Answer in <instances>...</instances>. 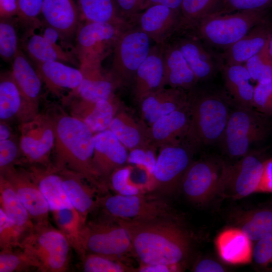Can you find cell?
Segmentation results:
<instances>
[{
  "instance_id": "obj_26",
  "label": "cell",
  "mask_w": 272,
  "mask_h": 272,
  "mask_svg": "<svg viewBox=\"0 0 272 272\" xmlns=\"http://www.w3.org/2000/svg\"><path fill=\"white\" fill-rule=\"evenodd\" d=\"M46 25L66 40L76 34L81 13L75 0H44L41 12Z\"/></svg>"
},
{
  "instance_id": "obj_45",
  "label": "cell",
  "mask_w": 272,
  "mask_h": 272,
  "mask_svg": "<svg viewBox=\"0 0 272 272\" xmlns=\"http://www.w3.org/2000/svg\"><path fill=\"white\" fill-rule=\"evenodd\" d=\"M131 167L124 166L115 169L111 174L108 187L117 194L124 195H134L144 192L141 186L133 183L130 180Z\"/></svg>"
},
{
  "instance_id": "obj_29",
  "label": "cell",
  "mask_w": 272,
  "mask_h": 272,
  "mask_svg": "<svg viewBox=\"0 0 272 272\" xmlns=\"http://www.w3.org/2000/svg\"><path fill=\"white\" fill-rule=\"evenodd\" d=\"M71 109V115L82 120L94 134L108 129L117 113L114 98L94 103L77 99Z\"/></svg>"
},
{
  "instance_id": "obj_20",
  "label": "cell",
  "mask_w": 272,
  "mask_h": 272,
  "mask_svg": "<svg viewBox=\"0 0 272 272\" xmlns=\"http://www.w3.org/2000/svg\"><path fill=\"white\" fill-rule=\"evenodd\" d=\"M190 124L189 103L182 108L160 118L148 126L150 145L155 148L180 144L186 137Z\"/></svg>"
},
{
  "instance_id": "obj_46",
  "label": "cell",
  "mask_w": 272,
  "mask_h": 272,
  "mask_svg": "<svg viewBox=\"0 0 272 272\" xmlns=\"http://www.w3.org/2000/svg\"><path fill=\"white\" fill-rule=\"evenodd\" d=\"M25 235L7 217L0 208L1 250H11L20 247Z\"/></svg>"
},
{
  "instance_id": "obj_49",
  "label": "cell",
  "mask_w": 272,
  "mask_h": 272,
  "mask_svg": "<svg viewBox=\"0 0 272 272\" xmlns=\"http://www.w3.org/2000/svg\"><path fill=\"white\" fill-rule=\"evenodd\" d=\"M156 149L151 146L131 150L128 153L127 163L144 168L149 179L153 174L156 163Z\"/></svg>"
},
{
  "instance_id": "obj_60",
  "label": "cell",
  "mask_w": 272,
  "mask_h": 272,
  "mask_svg": "<svg viewBox=\"0 0 272 272\" xmlns=\"http://www.w3.org/2000/svg\"><path fill=\"white\" fill-rule=\"evenodd\" d=\"M268 52L270 58L272 60V32L269 41Z\"/></svg>"
},
{
  "instance_id": "obj_50",
  "label": "cell",
  "mask_w": 272,
  "mask_h": 272,
  "mask_svg": "<svg viewBox=\"0 0 272 272\" xmlns=\"http://www.w3.org/2000/svg\"><path fill=\"white\" fill-rule=\"evenodd\" d=\"M21 155L19 143L14 138L0 141V172L7 168L18 165Z\"/></svg>"
},
{
  "instance_id": "obj_52",
  "label": "cell",
  "mask_w": 272,
  "mask_h": 272,
  "mask_svg": "<svg viewBox=\"0 0 272 272\" xmlns=\"http://www.w3.org/2000/svg\"><path fill=\"white\" fill-rule=\"evenodd\" d=\"M44 0H17L18 19L21 22L30 23L35 22L41 12Z\"/></svg>"
},
{
  "instance_id": "obj_36",
  "label": "cell",
  "mask_w": 272,
  "mask_h": 272,
  "mask_svg": "<svg viewBox=\"0 0 272 272\" xmlns=\"http://www.w3.org/2000/svg\"><path fill=\"white\" fill-rule=\"evenodd\" d=\"M78 5L86 22L128 24L121 15L116 0H78Z\"/></svg>"
},
{
  "instance_id": "obj_5",
  "label": "cell",
  "mask_w": 272,
  "mask_h": 272,
  "mask_svg": "<svg viewBox=\"0 0 272 272\" xmlns=\"http://www.w3.org/2000/svg\"><path fill=\"white\" fill-rule=\"evenodd\" d=\"M96 210L102 216L123 220L176 221L171 207L163 199L140 193L124 195L106 194L97 196Z\"/></svg>"
},
{
  "instance_id": "obj_18",
  "label": "cell",
  "mask_w": 272,
  "mask_h": 272,
  "mask_svg": "<svg viewBox=\"0 0 272 272\" xmlns=\"http://www.w3.org/2000/svg\"><path fill=\"white\" fill-rule=\"evenodd\" d=\"M127 149L108 129L94 134V167L108 187L113 172L127 163Z\"/></svg>"
},
{
  "instance_id": "obj_53",
  "label": "cell",
  "mask_w": 272,
  "mask_h": 272,
  "mask_svg": "<svg viewBox=\"0 0 272 272\" xmlns=\"http://www.w3.org/2000/svg\"><path fill=\"white\" fill-rule=\"evenodd\" d=\"M145 0H116L119 12L128 22L135 14L142 11Z\"/></svg>"
},
{
  "instance_id": "obj_4",
  "label": "cell",
  "mask_w": 272,
  "mask_h": 272,
  "mask_svg": "<svg viewBox=\"0 0 272 272\" xmlns=\"http://www.w3.org/2000/svg\"><path fill=\"white\" fill-rule=\"evenodd\" d=\"M267 13L247 11L213 14L202 19L192 30L208 46L224 51L267 18Z\"/></svg>"
},
{
  "instance_id": "obj_34",
  "label": "cell",
  "mask_w": 272,
  "mask_h": 272,
  "mask_svg": "<svg viewBox=\"0 0 272 272\" xmlns=\"http://www.w3.org/2000/svg\"><path fill=\"white\" fill-rule=\"evenodd\" d=\"M1 208L22 231L25 237L32 232L34 224L23 204L18 197L11 183L0 175Z\"/></svg>"
},
{
  "instance_id": "obj_15",
  "label": "cell",
  "mask_w": 272,
  "mask_h": 272,
  "mask_svg": "<svg viewBox=\"0 0 272 272\" xmlns=\"http://www.w3.org/2000/svg\"><path fill=\"white\" fill-rule=\"evenodd\" d=\"M11 183L16 193L28 211L35 227L50 224L49 205L26 168L14 165L1 172Z\"/></svg>"
},
{
  "instance_id": "obj_22",
  "label": "cell",
  "mask_w": 272,
  "mask_h": 272,
  "mask_svg": "<svg viewBox=\"0 0 272 272\" xmlns=\"http://www.w3.org/2000/svg\"><path fill=\"white\" fill-rule=\"evenodd\" d=\"M272 22L267 17L222 53L225 64H243L268 45Z\"/></svg>"
},
{
  "instance_id": "obj_58",
  "label": "cell",
  "mask_w": 272,
  "mask_h": 272,
  "mask_svg": "<svg viewBox=\"0 0 272 272\" xmlns=\"http://www.w3.org/2000/svg\"><path fill=\"white\" fill-rule=\"evenodd\" d=\"M181 2L182 0H145L142 11L151 6L161 5L180 12Z\"/></svg>"
},
{
  "instance_id": "obj_38",
  "label": "cell",
  "mask_w": 272,
  "mask_h": 272,
  "mask_svg": "<svg viewBox=\"0 0 272 272\" xmlns=\"http://www.w3.org/2000/svg\"><path fill=\"white\" fill-rule=\"evenodd\" d=\"M51 212L58 229L65 235L72 248L81 258L85 253L80 241L82 227L78 212L75 209H64Z\"/></svg>"
},
{
  "instance_id": "obj_42",
  "label": "cell",
  "mask_w": 272,
  "mask_h": 272,
  "mask_svg": "<svg viewBox=\"0 0 272 272\" xmlns=\"http://www.w3.org/2000/svg\"><path fill=\"white\" fill-rule=\"evenodd\" d=\"M38 271L34 259L20 247L11 250H1L0 272Z\"/></svg>"
},
{
  "instance_id": "obj_59",
  "label": "cell",
  "mask_w": 272,
  "mask_h": 272,
  "mask_svg": "<svg viewBox=\"0 0 272 272\" xmlns=\"http://www.w3.org/2000/svg\"><path fill=\"white\" fill-rule=\"evenodd\" d=\"M12 131L6 121H1L0 141L12 138Z\"/></svg>"
},
{
  "instance_id": "obj_37",
  "label": "cell",
  "mask_w": 272,
  "mask_h": 272,
  "mask_svg": "<svg viewBox=\"0 0 272 272\" xmlns=\"http://www.w3.org/2000/svg\"><path fill=\"white\" fill-rule=\"evenodd\" d=\"M240 226L252 241L272 234V205L250 212L243 217Z\"/></svg>"
},
{
  "instance_id": "obj_9",
  "label": "cell",
  "mask_w": 272,
  "mask_h": 272,
  "mask_svg": "<svg viewBox=\"0 0 272 272\" xmlns=\"http://www.w3.org/2000/svg\"><path fill=\"white\" fill-rule=\"evenodd\" d=\"M80 241L85 253L120 258L132 254L131 239L127 230L114 220L101 218L86 222L81 228Z\"/></svg>"
},
{
  "instance_id": "obj_3",
  "label": "cell",
  "mask_w": 272,
  "mask_h": 272,
  "mask_svg": "<svg viewBox=\"0 0 272 272\" xmlns=\"http://www.w3.org/2000/svg\"><path fill=\"white\" fill-rule=\"evenodd\" d=\"M197 84L187 91L190 124L184 140L194 151L221 142L231 111L226 96Z\"/></svg>"
},
{
  "instance_id": "obj_54",
  "label": "cell",
  "mask_w": 272,
  "mask_h": 272,
  "mask_svg": "<svg viewBox=\"0 0 272 272\" xmlns=\"http://www.w3.org/2000/svg\"><path fill=\"white\" fill-rule=\"evenodd\" d=\"M182 263L178 264H146L140 263L137 267V272H175L182 270Z\"/></svg>"
},
{
  "instance_id": "obj_56",
  "label": "cell",
  "mask_w": 272,
  "mask_h": 272,
  "mask_svg": "<svg viewBox=\"0 0 272 272\" xmlns=\"http://www.w3.org/2000/svg\"><path fill=\"white\" fill-rule=\"evenodd\" d=\"M193 271L195 272H222L225 271V268L221 264L216 261L210 259H203L195 265Z\"/></svg>"
},
{
  "instance_id": "obj_10",
  "label": "cell",
  "mask_w": 272,
  "mask_h": 272,
  "mask_svg": "<svg viewBox=\"0 0 272 272\" xmlns=\"http://www.w3.org/2000/svg\"><path fill=\"white\" fill-rule=\"evenodd\" d=\"M194 150L184 141L160 148L147 190L170 195L180 188L182 177L192 162Z\"/></svg>"
},
{
  "instance_id": "obj_19",
  "label": "cell",
  "mask_w": 272,
  "mask_h": 272,
  "mask_svg": "<svg viewBox=\"0 0 272 272\" xmlns=\"http://www.w3.org/2000/svg\"><path fill=\"white\" fill-rule=\"evenodd\" d=\"M12 62V76L25 101L26 122L39 114L42 80L37 70L20 49Z\"/></svg>"
},
{
  "instance_id": "obj_2",
  "label": "cell",
  "mask_w": 272,
  "mask_h": 272,
  "mask_svg": "<svg viewBox=\"0 0 272 272\" xmlns=\"http://www.w3.org/2000/svg\"><path fill=\"white\" fill-rule=\"evenodd\" d=\"M112 219L127 230L131 241L132 254L140 263H182L188 254V236L176 221Z\"/></svg>"
},
{
  "instance_id": "obj_6",
  "label": "cell",
  "mask_w": 272,
  "mask_h": 272,
  "mask_svg": "<svg viewBox=\"0 0 272 272\" xmlns=\"http://www.w3.org/2000/svg\"><path fill=\"white\" fill-rule=\"evenodd\" d=\"M20 247L37 262L38 271L63 272L68 269L72 247L65 235L51 224L35 227L24 238Z\"/></svg>"
},
{
  "instance_id": "obj_40",
  "label": "cell",
  "mask_w": 272,
  "mask_h": 272,
  "mask_svg": "<svg viewBox=\"0 0 272 272\" xmlns=\"http://www.w3.org/2000/svg\"><path fill=\"white\" fill-rule=\"evenodd\" d=\"M222 1V0H182L180 11V30L193 29L202 19L214 13Z\"/></svg>"
},
{
  "instance_id": "obj_30",
  "label": "cell",
  "mask_w": 272,
  "mask_h": 272,
  "mask_svg": "<svg viewBox=\"0 0 272 272\" xmlns=\"http://www.w3.org/2000/svg\"><path fill=\"white\" fill-rule=\"evenodd\" d=\"M252 241L240 228H229L221 232L216 240L221 258L234 264H246L252 259Z\"/></svg>"
},
{
  "instance_id": "obj_51",
  "label": "cell",
  "mask_w": 272,
  "mask_h": 272,
  "mask_svg": "<svg viewBox=\"0 0 272 272\" xmlns=\"http://www.w3.org/2000/svg\"><path fill=\"white\" fill-rule=\"evenodd\" d=\"M253 107L265 115H272V81L254 87Z\"/></svg>"
},
{
  "instance_id": "obj_25",
  "label": "cell",
  "mask_w": 272,
  "mask_h": 272,
  "mask_svg": "<svg viewBox=\"0 0 272 272\" xmlns=\"http://www.w3.org/2000/svg\"><path fill=\"white\" fill-rule=\"evenodd\" d=\"M58 171L62 178L66 194L79 215L82 228L89 215L96 210V193H99L78 174L67 169Z\"/></svg>"
},
{
  "instance_id": "obj_13",
  "label": "cell",
  "mask_w": 272,
  "mask_h": 272,
  "mask_svg": "<svg viewBox=\"0 0 272 272\" xmlns=\"http://www.w3.org/2000/svg\"><path fill=\"white\" fill-rule=\"evenodd\" d=\"M198 82L210 80L224 64L222 53L205 44L192 30H180L171 38Z\"/></svg>"
},
{
  "instance_id": "obj_44",
  "label": "cell",
  "mask_w": 272,
  "mask_h": 272,
  "mask_svg": "<svg viewBox=\"0 0 272 272\" xmlns=\"http://www.w3.org/2000/svg\"><path fill=\"white\" fill-rule=\"evenodd\" d=\"M268 45L245 63L252 80L258 83L267 84L272 81V60L269 55Z\"/></svg>"
},
{
  "instance_id": "obj_8",
  "label": "cell",
  "mask_w": 272,
  "mask_h": 272,
  "mask_svg": "<svg viewBox=\"0 0 272 272\" xmlns=\"http://www.w3.org/2000/svg\"><path fill=\"white\" fill-rule=\"evenodd\" d=\"M267 132L265 120L253 108L236 106L230 111L220 143L229 157L242 158L253 144L263 140Z\"/></svg>"
},
{
  "instance_id": "obj_12",
  "label": "cell",
  "mask_w": 272,
  "mask_h": 272,
  "mask_svg": "<svg viewBox=\"0 0 272 272\" xmlns=\"http://www.w3.org/2000/svg\"><path fill=\"white\" fill-rule=\"evenodd\" d=\"M19 145L24 157L19 165L48 166L55 143L53 127L46 114H39L34 118L21 123Z\"/></svg>"
},
{
  "instance_id": "obj_17",
  "label": "cell",
  "mask_w": 272,
  "mask_h": 272,
  "mask_svg": "<svg viewBox=\"0 0 272 272\" xmlns=\"http://www.w3.org/2000/svg\"><path fill=\"white\" fill-rule=\"evenodd\" d=\"M128 23L145 32L155 44H161L180 30V12L155 5L135 14Z\"/></svg>"
},
{
  "instance_id": "obj_55",
  "label": "cell",
  "mask_w": 272,
  "mask_h": 272,
  "mask_svg": "<svg viewBox=\"0 0 272 272\" xmlns=\"http://www.w3.org/2000/svg\"><path fill=\"white\" fill-rule=\"evenodd\" d=\"M263 170L257 192L272 193V158L263 161Z\"/></svg>"
},
{
  "instance_id": "obj_39",
  "label": "cell",
  "mask_w": 272,
  "mask_h": 272,
  "mask_svg": "<svg viewBox=\"0 0 272 272\" xmlns=\"http://www.w3.org/2000/svg\"><path fill=\"white\" fill-rule=\"evenodd\" d=\"M26 49L36 63L48 61H73L71 53L62 51L47 41L42 35L33 34L29 38Z\"/></svg>"
},
{
  "instance_id": "obj_14",
  "label": "cell",
  "mask_w": 272,
  "mask_h": 272,
  "mask_svg": "<svg viewBox=\"0 0 272 272\" xmlns=\"http://www.w3.org/2000/svg\"><path fill=\"white\" fill-rule=\"evenodd\" d=\"M105 22H86L76 32V52L81 67L99 64L106 48L114 46L122 31L128 25Z\"/></svg>"
},
{
  "instance_id": "obj_31",
  "label": "cell",
  "mask_w": 272,
  "mask_h": 272,
  "mask_svg": "<svg viewBox=\"0 0 272 272\" xmlns=\"http://www.w3.org/2000/svg\"><path fill=\"white\" fill-rule=\"evenodd\" d=\"M36 70L50 92L60 96L64 89L76 90L83 79L81 69L65 65L59 61L36 63Z\"/></svg>"
},
{
  "instance_id": "obj_35",
  "label": "cell",
  "mask_w": 272,
  "mask_h": 272,
  "mask_svg": "<svg viewBox=\"0 0 272 272\" xmlns=\"http://www.w3.org/2000/svg\"><path fill=\"white\" fill-rule=\"evenodd\" d=\"M25 104L11 72L1 74L0 79V119L7 122L17 118L25 121Z\"/></svg>"
},
{
  "instance_id": "obj_48",
  "label": "cell",
  "mask_w": 272,
  "mask_h": 272,
  "mask_svg": "<svg viewBox=\"0 0 272 272\" xmlns=\"http://www.w3.org/2000/svg\"><path fill=\"white\" fill-rule=\"evenodd\" d=\"M252 259L261 270L272 271V234L256 242L253 248Z\"/></svg>"
},
{
  "instance_id": "obj_24",
  "label": "cell",
  "mask_w": 272,
  "mask_h": 272,
  "mask_svg": "<svg viewBox=\"0 0 272 272\" xmlns=\"http://www.w3.org/2000/svg\"><path fill=\"white\" fill-rule=\"evenodd\" d=\"M26 168L47 201L51 212L74 209L63 186L62 178L51 163L45 166L31 164Z\"/></svg>"
},
{
  "instance_id": "obj_33",
  "label": "cell",
  "mask_w": 272,
  "mask_h": 272,
  "mask_svg": "<svg viewBox=\"0 0 272 272\" xmlns=\"http://www.w3.org/2000/svg\"><path fill=\"white\" fill-rule=\"evenodd\" d=\"M147 128L144 122L137 121L126 113L120 112L117 113L108 129L130 151L151 146L147 135Z\"/></svg>"
},
{
  "instance_id": "obj_23",
  "label": "cell",
  "mask_w": 272,
  "mask_h": 272,
  "mask_svg": "<svg viewBox=\"0 0 272 272\" xmlns=\"http://www.w3.org/2000/svg\"><path fill=\"white\" fill-rule=\"evenodd\" d=\"M139 103L142 117L151 125L186 106L188 103V94L181 88L164 87L146 95Z\"/></svg>"
},
{
  "instance_id": "obj_1",
  "label": "cell",
  "mask_w": 272,
  "mask_h": 272,
  "mask_svg": "<svg viewBox=\"0 0 272 272\" xmlns=\"http://www.w3.org/2000/svg\"><path fill=\"white\" fill-rule=\"evenodd\" d=\"M55 134L53 166L58 171L67 169L82 177L99 193L108 188L95 170L93 163L94 133L81 119L66 113L58 106L46 113Z\"/></svg>"
},
{
  "instance_id": "obj_41",
  "label": "cell",
  "mask_w": 272,
  "mask_h": 272,
  "mask_svg": "<svg viewBox=\"0 0 272 272\" xmlns=\"http://www.w3.org/2000/svg\"><path fill=\"white\" fill-rule=\"evenodd\" d=\"M80 259L82 270L85 272H137V267L123 263L119 258L86 253Z\"/></svg>"
},
{
  "instance_id": "obj_27",
  "label": "cell",
  "mask_w": 272,
  "mask_h": 272,
  "mask_svg": "<svg viewBox=\"0 0 272 272\" xmlns=\"http://www.w3.org/2000/svg\"><path fill=\"white\" fill-rule=\"evenodd\" d=\"M161 45L165 85L187 92L198 83L197 78L171 38Z\"/></svg>"
},
{
  "instance_id": "obj_11",
  "label": "cell",
  "mask_w": 272,
  "mask_h": 272,
  "mask_svg": "<svg viewBox=\"0 0 272 272\" xmlns=\"http://www.w3.org/2000/svg\"><path fill=\"white\" fill-rule=\"evenodd\" d=\"M228 165L221 159L214 157L192 161L182 177L180 187L191 201L204 203L220 193Z\"/></svg>"
},
{
  "instance_id": "obj_21",
  "label": "cell",
  "mask_w": 272,
  "mask_h": 272,
  "mask_svg": "<svg viewBox=\"0 0 272 272\" xmlns=\"http://www.w3.org/2000/svg\"><path fill=\"white\" fill-rule=\"evenodd\" d=\"M130 86L138 102L146 95L165 87L161 44L152 45L149 55L137 70Z\"/></svg>"
},
{
  "instance_id": "obj_57",
  "label": "cell",
  "mask_w": 272,
  "mask_h": 272,
  "mask_svg": "<svg viewBox=\"0 0 272 272\" xmlns=\"http://www.w3.org/2000/svg\"><path fill=\"white\" fill-rule=\"evenodd\" d=\"M17 13V0H0L1 18H12Z\"/></svg>"
},
{
  "instance_id": "obj_28",
  "label": "cell",
  "mask_w": 272,
  "mask_h": 272,
  "mask_svg": "<svg viewBox=\"0 0 272 272\" xmlns=\"http://www.w3.org/2000/svg\"><path fill=\"white\" fill-rule=\"evenodd\" d=\"M80 69L83 75V81L70 95L91 103L114 98V92L118 86L109 74L107 76L103 75L99 65L84 66Z\"/></svg>"
},
{
  "instance_id": "obj_43",
  "label": "cell",
  "mask_w": 272,
  "mask_h": 272,
  "mask_svg": "<svg viewBox=\"0 0 272 272\" xmlns=\"http://www.w3.org/2000/svg\"><path fill=\"white\" fill-rule=\"evenodd\" d=\"M18 38L12 18H1L0 55L6 61H13L18 51Z\"/></svg>"
},
{
  "instance_id": "obj_32",
  "label": "cell",
  "mask_w": 272,
  "mask_h": 272,
  "mask_svg": "<svg viewBox=\"0 0 272 272\" xmlns=\"http://www.w3.org/2000/svg\"><path fill=\"white\" fill-rule=\"evenodd\" d=\"M221 72L225 89L236 106L253 108L254 87L243 64H224Z\"/></svg>"
},
{
  "instance_id": "obj_7",
  "label": "cell",
  "mask_w": 272,
  "mask_h": 272,
  "mask_svg": "<svg viewBox=\"0 0 272 272\" xmlns=\"http://www.w3.org/2000/svg\"><path fill=\"white\" fill-rule=\"evenodd\" d=\"M151 39L138 28L128 24L113 46L109 75L118 87L130 86L135 74L152 47Z\"/></svg>"
},
{
  "instance_id": "obj_47",
  "label": "cell",
  "mask_w": 272,
  "mask_h": 272,
  "mask_svg": "<svg viewBox=\"0 0 272 272\" xmlns=\"http://www.w3.org/2000/svg\"><path fill=\"white\" fill-rule=\"evenodd\" d=\"M271 7L272 0H222L213 14H226L247 11H267Z\"/></svg>"
},
{
  "instance_id": "obj_16",
  "label": "cell",
  "mask_w": 272,
  "mask_h": 272,
  "mask_svg": "<svg viewBox=\"0 0 272 272\" xmlns=\"http://www.w3.org/2000/svg\"><path fill=\"white\" fill-rule=\"evenodd\" d=\"M263 170V161L248 153L234 165H228L220 194L238 199L257 192Z\"/></svg>"
}]
</instances>
